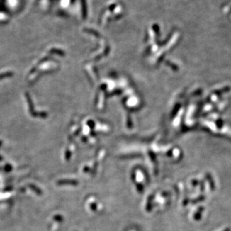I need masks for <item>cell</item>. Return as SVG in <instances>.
I'll return each instance as SVG.
<instances>
[{"instance_id":"cell-1","label":"cell","mask_w":231,"mask_h":231,"mask_svg":"<svg viewBox=\"0 0 231 231\" xmlns=\"http://www.w3.org/2000/svg\"><path fill=\"white\" fill-rule=\"evenodd\" d=\"M205 176H206L207 180H208V181L209 182V184L210 189H211L213 191V190L215 189V182H214V181H213L212 176L210 175V174H209V173H208V174H206Z\"/></svg>"},{"instance_id":"cell-2","label":"cell","mask_w":231,"mask_h":231,"mask_svg":"<svg viewBox=\"0 0 231 231\" xmlns=\"http://www.w3.org/2000/svg\"><path fill=\"white\" fill-rule=\"evenodd\" d=\"M203 211V208L202 207H200L197 210L196 213L195 214V216H194V218L196 220H198L200 218H201V216H202V213Z\"/></svg>"},{"instance_id":"cell-3","label":"cell","mask_w":231,"mask_h":231,"mask_svg":"<svg viewBox=\"0 0 231 231\" xmlns=\"http://www.w3.org/2000/svg\"><path fill=\"white\" fill-rule=\"evenodd\" d=\"M223 231H230V229L229 228H227V229H225V230H224Z\"/></svg>"}]
</instances>
